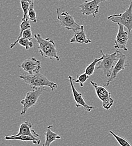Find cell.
<instances>
[{
    "mask_svg": "<svg viewBox=\"0 0 132 146\" xmlns=\"http://www.w3.org/2000/svg\"><path fill=\"white\" fill-rule=\"evenodd\" d=\"M34 37L38 44V51L43 57L48 58L51 60L55 59L60 61V56L57 53L55 42L50 38H42L39 33L34 34Z\"/></svg>",
    "mask_w": 132,
    "mask_h": 146,
    "instance_id": "6da1fadb",
    "label": "cell"
},
{
    "mask_svg": "<svg viewBox=\"0 0 132 146\" xmlns=\"http://www.w3.org/2000/svg\"><path fill=\"white\" fill-rule=\"evenodd\" d=\"M25 83L29 85L33 90H36L40 87H48L53 91L56 89L58 85L56 83L50 80L46 76L39 73L22 74L19 76Z\"/></svg>",
    "mask_w": 132,
    "mask_h": 146,
    "instance_id": "7a4b0ae2",
    "label": "cell"
},
{
    "mask_svg": "<svg viewBox=\"0 0 132 146\" xmlns=\"http://www.w3.org/2000/svg\"><path fill=\"white\" fill-rule=\"evenodd\" d=\"M100 51L101 54L104 56V58L98 64V65L96 69L102 70L104 74L109 78L111 75L114 66L123 53L118 50L111 54H105L102 50Z\"/></svg>",
    "mask_w": 132,
    "mask_h": 146,
    "instance_id": "3957f363",
    "label": "cell"
},
{
    "mask_svg": "<svg viewBox=\"0 0 132 146\" xmlns=\"http://www.w3.org/2000/svg\"><path fill=\"white\" fill-rule=\"evenodd\" d=\"M57 16L62 27L68 30L73 31L74 33L80 29L81 25L76 22L73 16L67 11L61 8H57Z\"/></svg>",
    "mask_w": 132,
    "mask_h": 146,
    "instance_id": "277c9868",
    "label": "cell"
},
{
    "mask_svg": "<svg viewBox=\"0 0 132 146\" xmlns=\"http://www.w3.org/2000/svg\"><path fill=\"white\" fill-rule=\"evenodd\" d=\"M107 18L113 23L123 25L128 29V32H131L132 31V0H131L128 8L124 13L110 15Z\"/></svg>",
    "mask_w": 132,
    "mask_h": 146,
    "instance_id": "5b68a950",
    "label": "cell"
},
{
    "mask_svg": "<svg viewBox=\"0 0 132 146\" xmlns=\"http://www.w3.org/2000/svg\"><path fill=\"white\" fill-rule=\"evenodd\" d=\"M44 90V87H40L34 90L33 91L27 93L25 98L21 100L20 101L23 106V109L20 112L21 115H25L28 110L36 105L39 96Z\"/></svg>",
    "mask_w": 132,
    "mask_h": 146,
    "instance_id": "8992f818",
    "label": "cell"
},
{
    "mask_svg": "<svg viewBox=\"0 0 132 146\" xmlns=\"http://www.w3.org/2000/svg\"><path fill=\"white\" fill-rule=\"evenodd\" d=\"M90 82L94 88L98 98L101 101L103 108L106 110L110 109L114 103L111 93L105 88V86L98 85L97 83L92 80Z\"/></svg>",
    "mask_w": 132,
    "mask_h": 146,
    "instance_id": "52a82bcc",
    "label": "cell"
},
{
    "mask_svg": "<svg viewBox=\"0 0 132 146\" xmlns=\"http://www.w3.org/2000/svg\"><path fill=\"white\" fill-rule=\"evenodd\" d=\"M107 0H92L90 1H85L82 4L79 6L80 8V12L84 15H92L94 18L98 13L99 3Z\"/></svg>",
    "mask_w": 132,
    "mask_h": 146,
    "instance_id": "ba28073f",
    "label": "cell"
},
{
    "mask_svg": "<svg viewBox=\"0 0 132 146\" xmlns=\"http://www.w3.org/2000/svg\"><path fill=\"white\" fill-rule=\"evenodd\" d=\"M118 25L119 29L118 32L115 39L114 47L116 50H123L124 51L127 52L128 49L127 47V44L129 39L128 32L124 30L125 27L119 23L117 24Z\"/></svg>",
    "mask_w": 132,
    "mask_h": 146,
    "instance_id": "9c48e42d",
    "label": "cell"
},
{
    "mask_svg": "<svg viewBox=\"0 0 132 146\" xmlns=\"http://www.w3.org/2000/svg\"><path fill=\"white\" fill-rule=\"evenodd\" d=\"M69 80V82L72 87V90L73 92V97L74 99L75 100L76 102V108H83V109L88 111V112H91L92 110L94 109V108L92 106L89 105H88L86 101L84 100L82 94L78 91L77 90V89H76L74 84H73V80L72 79V76L69 75L68 76Z\"/></svg>",
    "mask_w": 132,
    "mask_h": 146,
    "instance_id": "30bf717a",
    "label": "cell"
},
{
    "mask_svg": "<svg viewBox=\"0 0 132 146\" xmlns=\"http://www.w3.org/2000/svg\"><path fill=\"white\" fill-rule=\"evenodd\" d=\"M23 70L28 74L39 73L42 68L41 62L34 57L25 60L21 64L19 65Z\"/></svg>",
    "mask_w": 132,
    "mask_h": 146,
    "instance_id": "8fae6325",
    "label": "cell"
},
{
    "mask_svg": "<svg viewBox=\"0 0 132 146\" xmlns=\"http://www.w3.org/2000/svg\"><path fill=\"white\" fill-rule=\"evenodd\" d=\"M128 64V63L127 56H126V55L123 54L121 56V57H120L119 60H118L117 62L114 66L111 76L109 78V79L107 80V81L105 83L104 86L105 87L109 86L111 82H112L113 80H115L118 74L120 73L121 71H122L125 69V68L127 66Z\"/></svg>",
    "mask_w": 132,
    "mask_h": 146,
    "instance_id": "7c38bea8",
    "label": "cell"
},
{
    "mask_svg": "<svg viewBox=\"0 0 132 146\" xmlns=\"http://www.w3.org/2000/svg\"><path fill=\"white\" fill-rule=\"evenodd\" d=\"M20 135H26L31 136L35 139L38 138L39 134L36 133L34 129H33L32 124L29 121H26L21 124L19 130L17 134L13 135V136H18Z\"/></svg>",
    "mask_w": 132,
    "mask_h": 146,
    "instance_id": "4fadbf2b",
    "label": "cell"
},
{
    "mask_svg": "<svg viewBox=\"0 0 132 146\" xmlns=\"http://www.w3.org/2000/svg\"><path fill=\"white\" fill-rule=\"evenodd\" d=\"M70 43H78L81 44H89L92 43V40L88 38L86 36V32L84 31V25H81L80 29L75 33L73 37L70 39Z\"/></svg>",
    "mask_w": 132,
    "mask_h": 146,
    "instance_id": "5bb4252c",
    "label": "cell"
},
{
    "mask_svg": "<svg viewBox=\"0 0 132 146\" xmlns=\"http://www.w3.org/2000/svg\"><path fill=\"white\" fill-rule=\"evenodd\" d=\"M53 128L52 125H49L44 133L46 137L45 142L43 144V146H50L52 143L55 142L56 140H59L61 139V136L57 133L54 132L51 130V128Z\"/></svg>",
    "mask_w": 132,
    "mask_h": 146,
    "instance_id": "9a60e30c",
    "label": "cell"
},
{
    "mask_svg": "<svg viewBox=\"0 0 132 146\" xmlns=\"http://www.w3.org/2000/svg\"><path fill=\"white\" fill-rule=\"evenodd\" d=\"M6 140H19L23 142H32L33 144L39 145L40 143V140L38 138L35 139L31 136L26 135H20L18 136H6L5 137Z\"/></svg>",
    "mask_w": 132,
    "mask_h": 146,
    "instance_id": "2e32d148",
    "label": "cell"
},
{
    "mask_svg": "<svg viewBox=\"0 0 132 146\" xmlns=\"http://www.w3.org/2000/svg\"><path fill=\"white\" fill-rule=\"evenodd\" d=\"M29 20V18L25 19L22 18V22L20 24V34H19V36H18L17 39L16 40H15L13 43H11L10 45V48L11 49L13 48L18 43V40H19V39L22 36L23 32L25 30L27 29L31 28V24H30Z\"/></svg>",
    "mask_w": 132,
    "mask_h": 146,
    "instance_id": "e0dca14e",
    "label": "cell"
},
{
    "mask_svg": "<svg viewBox=\"0 0 132 146\" xmlns=\"http://www.w3.org/2000/svg\"><path fill=\"white\" fill-rule=\"evenodd\" d=\"M104 58V56L102 55L100 58H95L94 60L92 62H91L84 70V73H86L87 75H88L89 76H91L92 75H93V74L94 73L95 69L96 68V65L97 64H98L103 58Z\"/></svg>",
    "mask_w": 132,
    "mask_h": 146,
    "instance_id": "ac0fdd59",
    "label": "cell"
},
{
    "mask_svg": "<svg viewBox=\"0 0 132 146\" xmlns=\"http://www.w3.org/2000/svg\"><path fill=\"white\" fill-rule=\"evenodd\" d=\"M18 43L21 46L24 47L26 50H29L30 48L33 47L34 46L33 43L31 41V40L23 37H21L19 39Z\"/></svg>",
    "mask_w": 132,
    "mask_h": 146,
    "instance_id": "d6986e66",
    "label": "cell"
},
{
    "mask_svg": "<svg viewBox=\"0 0 132 146\" xmlns=\"http://www.w3.org/2000/svg\"><path fill=\"white\" fill-rule=\"evenodd\" d=\"M109 133L112 134L113 136V137L116 139V140L117 141V142L119 143V144L121 146H131L132 145L129 142V141H128L127 140H126L125 139L116 135L113 131L112 130H109Z\"/></svg>",
    "mask_w": 132,
    "mask_h": 146,
    "instance_id": "ffe728a7",
    "label": "cell"
},
{
    "mask_svg": "<svg viewBox=\"0 0 132 146\" xmlns=\"http://www.w3.org/2000/svg\"><path fill=\"white\" fill-rule=\"evenodd\" d=\"M89 78V75L86 73L80 74L79 76H77V79H75L72 77L73 80L76 83H79L81 87H84V83L88 80Z\"/></svg>",
    "mask_w": 132,
    "mask_h": 146,
    "instance_id": "44dd1931",
    "label": "cell"
},
{
    "mask_svg": "<svg viewBox=\"0 0 132 146\" xmlns=\"http://www.w3.org/2000/svg\"><path fill=\"white\" fill-rule=\"evenodd\" d=\"M20 4L21 9L24 13V17L23 19L29 18H28V11L31 3L26 0H20Z\"/></svg>",
    "mask_w": 132,
    "mask_h": 146,
    "instance_id": "7402d4cb",
    "label": "cell"
},
{
    "mask_svg": "<svg viewBox=\"0 0 132 146\" xmlns=\"http://www.w3.org/2000/svg\"><path fill=\"white\" fill-rule=\"evenodd\" d=\"M34 2H32L31 3L29 9V11H28V18L30 20H31L32 22L34 23H37V17H36V11L34 10Z\"/></svg>",
    "mask_w": 132,
    "mask_h": 146,
    "instance_id": "603a6c76",
    "label": "cell"
},
{
    "mask_svg": "<svg viewBox=\"0 0 132 146\" xmlns=\"http://www.w3.org/2000/svg\"><path fill=\"white\" fill-rule=\"evenodd\" d=\"M21 37L28 39L31 40L32 39V38H33L32 31L31 30V28L27 29L25 30L23 33V35H22Z\"/></svg>",
    "mask_w": 132,
    "mask_h": 146,
    "instance_id": "cb8c5ba5",
    "label": "cell"
},
{
    "mask_svg": "<svg viewBox=\"0 0 132 146\" xmlns=\"http://www.w3.org/2000/svg\"><path fill=\"white\" fill-rule=\"evenodd\" d=\"M26 1H27L28 2H29V3H32V2H34V0H26Z\"/></svg>",
    "mask_w": 132,
    "mask_h": 146,
    "instance_id": "d4e9b609",
    "label": "cell"
}]
</instances>
